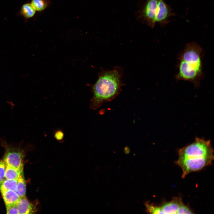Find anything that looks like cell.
Listing matches in <instances>:
<instances>
[{
	"label": "cell",
	"instance_id": "5",
	"mask_svg": "<svg viewBox=\"0 0 214 214\" xmlns=\"http://www.w3.org/2000/svg\"><path fill=\"white\" fill-rule=\"evenodd\" d=\"M175 15L176 14L171 7L164 0H158L156 23H159L161 27L164 26L170 22V17Z\"/></svg>",
	"mask_w": 214,
	"mask_h": 214
},
{
	"label": "cell",
	"instance_id": "17",
	"mask_svg": "<svg viewBox=\"0 0 214 214\" xmlns=\"http://www.w3.org/2000/svg\"><path fill=\"white\" fill-rule=\"evenodd\" d=\"M191 210L187 206L182 203L178 208L177 214H192Z\"/></svg>",
	"mask_w": 214,
	"mask_h": 214
},
{
	"label": "cell",
	"instance_id": "11",
	"mask_svg": "<svg viewBox=\"0 0 214 214\" xmlns=\"http://www.w3.org/2000/svg\"><path fill=\"white\" fill-rule=\"evenodd\" d=\"M16 192L21 198L26 197V184L23 171L21 172L17 179V188Z\"/></svg>",
	"mask_w": 214,
	"mask_h": 214
},
{
	"label": "cell",
	"instance_id": "16",
	"mask_svg": "<svg viewBox=\"0 0 214 214\" xmlns=\"http://www.w3.org/2000/svg\"><path fill=\"white\" fill-rule=\"evenodd\" d=\"M6 165L3 160H0V185L5 179V174Z\"/></svg>",
	"mask_w": 214,
	"mask_h": 214
},
{
	"label": "cell",
	"instance_id": "14",
	"mask_svg": "<svg viewBox=\"0 0 214 214\" xmlns=\"http://www.w3.org/2000/svg\"><path fill=\"white\" fill-rule=\"evenodd\" d=\"M49 3L48 0H31L30 3L36 11L40 12L46 9Z\"/></svg>",
	"mask_w": 214,
	"mask_h": 214
},
{
	"label": "cell",
	"instance_id": "2",
	"mask_svg": "<svg viewBox=\"0 0 214 214\" xmlns=\"http://www.w3.org/2000/svg\"><path fill=\"white\" fill-rule=\"evenodd\" d=\"M203 50L198 44L195 42L187 43L177 56L178 70L175 76L176 81H189L196 88L198 87L203 76Z\"/></svg>",
	"mask_w": 214,
	"mask_h": 214
},
{
	"label": "cell",
	"instance_id": "1",
	"mask_svg": "<svg viewBox=\"0 0 214 214\" xmlns=\"http://www.w3.org/2000/svg\"><path fill=\"white\" fill-rule=\"evenodd\" d=\"M214 151L210 141L196 138L193 143L180 149L176 163L184 178L189 173L198 171L212 164Z\"/></svg>",
	"mask_w": 214,
	"mask_h": 214
},
{
	"label": "cell",
	"instance_id": "4",
	"mask_svg": "<svg viewBox=\"0 0 214 214\" xmlns=\"http://www.w3.org/2000/svg\"><path fill=\"white\" fill-rule=\"evenodd\" d=\"M1 145L5 149L3 160L6 165L16 169H23L24 152L19 147L10 145L4 140H1Z\"/></svg>",
	"mask_w": 214,
	"mask_h": 214
},
{
	"label": "cell",
	"instance_id": "8",
	"mask_svg": "<svg viewBox=\"0 0 214 214\" xmlns=\"http://www.w3.org/2000/svg\"><path fill=\"white\" fill-rule=\"evenodd\" d=\"M17 205L19 214H32L37 211L35 205L30 202L26 197L21 198Z\"/></svg>",
	"mask_w": 214,
	"mask_h": 214
},
{
	"label": "cell",
	"instance_id": "18",
	"mask_svg": "<svg viewBox=\"0 0 214 214\" xmlns=\"http://www.w3.org/2000/svg\"><path fill=\"white\" fill-rule=\"evenodd\" d=\"M7 213L19 214L17 204L6 206Z\"/></svg>",
	"mask_w": 214,
	"mask_h": 214
},
{
	"label": "cell",
	"instance_id": "6",
	"mask_svg": "<svg viewBox=\"0 0 214 214\" xmlns=\"http://www.w3.org/2000/svg\"><path fill=\"white\" fill-rule=\"evenodd\" d=\"M158 0H147L144 10L143 14L147 23L153 28L156 23Z\"/></svg>",
	"mask_w": 214,
	"mask_h": 214
},
{
	"label": "cell",
	"instance_id": "9",
	"mask_svg": "<svg viewBox=\"0 0 214 214\" xmlns=\"http://www.w3.org/2000/svg\"><path fill=\"white\" fill-rule=\"evenodd\" d=\"M5 206L17 204L21 198L16 191H7L1 192Z\"/></svg>",
	"mask_w": 214,
	"mask_h": 214
},
{
	"label": "cell",
	"instance_id": "13",
	"mask_svg": "<svg viewBox=\"0 0 214 214\" xmlns=\"http://www.w3.org/2000/svg\"><path fill=\"white\" fill-rule=\"evenodd\" d=\"M23 169L21 170L6 165L5 177L6 179H17L19 176Z\"/></svg>",
	"mask_w": 214,
	"mask_h": 214
},
{
	"label": "cell",
	"instance_id": "3",
	"mask_svg": "<svg viewBox=\"0 0 214 214\" xmlns=\"http://www.w3.org/2000/svg\"><path fill=\"white\" fill-rule=\"evenodd\" d=\"M122 70L116 67L112 70H102L92 87L93 97L90 107L96 110L105 103L110 101L117 96L122 86Z\"/></svg>",
	"mask_w": 214,
	"mask_h": 214
},
{
	"label": "cell",
	"instance_id": "7",
	"mask_svg": "<svg viewBox=\"0 0 214 214\" xmlns=\"http://www.w3.org/2000/svg\"><path fill=\"white\" fill-rule=\"evenodd\" d=\"M182 203L181 198L179 197H174L170 201L164 203L160 206L163 214H177Z\"/></svg>",
	"mask_w": 214,
	"mask_h": 214
},
{
	"label": "cell",
	"instance_id": "19",
	"mask_svg": "<svg viewBox=\"0 0 214 214\" xmlns=\"http://www.w3.org/2000/svg\"><path fill=\"white\" fill-rule=\"evenodd\" d=\"M54 138L58 141H62L64 137V134L61 130H57L55 131Z\"/></svg>",
	"mask_w": 214,
	"mask_h": 214
},
{
	"label": "cell",
	"instance_id": "10",
	"mask_svg": "<svg viewBox=\"0 0 214 214\" xmlns=\"http://www.w3.org/2000/svg\"><path fill=\"white\" fill-rule=\"evenodd\" d=\"M36 12V11L31 3L27 2L21 6L19 14L23 17L25 19H28L33 17Z\"/></svg>",
	"mask_w": 214,
	"mask_h": 214
},
{
	"label": "cell",
	"instance_id": "12",
	"mask_svg": "<svg viewBox=\"0 0 214 214\" xmlns=\"http://www.w3.org/2000/svg\"><path fill=\"white\" fill-rule=\"evenodd\" d=\"M17 185V179L8 180L5 179L0 185L1 192L7 191H16Z\"/></svg>",
	"mask_w": 214,
	"mask_h": 214
},
{
	"label": "cell",
	"instance_id": "15",
	"mask_svg": "<svg viewBox=\"0 0 214 214\" xmlns=\"http://www.w3.org/2000/svg\"><path fill=\"white\" fill-rule=\"evenodd\" d=\"M147 212L152 214H163L160 206H156L147 203L145 204Z\"/></svg>",
	"mask_w": 214,
	"mask_h": 214
}]
</instances>
